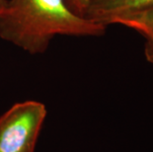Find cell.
<instances>
[{"instance_id": "cell-1", "label": "cell", "mask_w": 153, "mask_h": 152, "mask_svg": "<svg viewBox=\"0 0 153 152\" xmlns=\"http://www.w3.org/2000/svg\"><path fill=\"white\" fill-rule=\"evenodd\" d=\"M106 30L74 14L64 0H7L0 13V39L33 56L45 53L57 36L101 37Z\"/></svg>"}, {"instance_id": "cell-2", "label": "cell", "mask_w": 153, "mask_h": 152, "mask_svg": "<svg viewBox=\"0 0 153 152\" xmlns=\"http://www.w3.org/2000/svg\"><path fill=\"white\" fill-rule=\"evenodd\" d=\"M48 110L34 100L16 103L0 116V152H35Z\"/></svg>"}, {"instance_id": "cell-3", "label": "cell", "mask_w": 153, "mask_h": 152, "mask_svg": "<svg viewBox=\"0 0 153 152\" xmlns=\"http://www.w3.org/2000/svg\"><path fill=\"white\" fill-rule=\"evenodd\" d=\"M151 6L153 0H91L84 17L108 27L123 16Z\"/></svg>"}, {"instance_id": "cell-4", "label": "cell", "mask_w": 153, "mask_h": 152, "mask_svg": "<svg viewBox=\"0 0 153 152\" xmlns=\"http://www.w3.org/2000/svg\"><path fill=\"white\" fill-rule=\"evenodd\" d=\"M113 25H122L140 34L146 43L153 44V6L143 10L123 16Z\"/></svg>"}, {"instance_id": "cell-5", "label": "cell", "mask_w": 153, "mask_h": 152, "mask_svg": "<svg viewBox=\"0 0 153 152\" xmlns=\"http://www.w3.org/2000/svg\"><path fill=\"white\" fill-rule=\"evenodd\" d=\"M67 7L72 11L74 14L84 17L87 7L91 2V0H64Z\"/></svg>"}, {"instance_id": "cell-6", "label": "cell", "mask_w": 153, "mask_h": 152, "mask_svg": "<svg viewBox=\"0 0 153 152\" xmlns=\"http://www.w3.org/2000/svg\"><path fill=\"white\" fill-rule=\"evenodd\" d=\"M144 56L146 60L153 65V44L145 43L144 47Z\"/></svg>"}, {"instance_id": "cell-7", "label": "cell", "mask_w": 153, "mask_h": 152, "mask_svg": "<svg viewBox=\"0 0 153 152\" xmlns=\"http://www.w3.org/2000/svg\"><path fill=\"white\" fill-rule=\"evenodd\" d=\"M6 2H7V0H0V13L3 10V8L5 7Z\"/></svg>"}]
</instances>
